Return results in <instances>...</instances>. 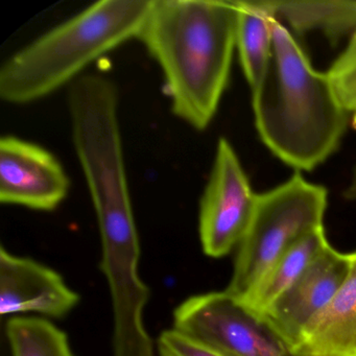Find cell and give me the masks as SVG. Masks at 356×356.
<instances>
[{
  "label": "cell",
  "mask_w": 356,
  "mask_h": 356,
  "mask_svg": "<svg viewBox=\"0 0 356 356\" xmlns=\"http://www.w3.org/2000/svg\"><path fill=\"white\" fill-rule=\"evenodd\" d=\"M236 26L235 1L151 0L136 39L161 68L172 113L195 130H206L216 118Z\"/></svg>",
  "instance_id": "6da1fadb"
},
{
  "label": "cell",
  "mask_w": 356,
  "mask_h": 356,
  "mask_svg": "<svg viewBox=\"0 0 356 356\" xmlns=\"http://www.w3.org/2000/svg\"><path fill=\"white\" fill-rule=\"evenodd\" d=\"M272 26V56L251 89L256 130L278 159L312 172L337 151L349 113L282 22L273 17Z\"/></svg>",
  "instance_id": "7a4b0ae2"
},
{
  "label": "cell",
  "mask_w": 356,
  "mask_h": 356,
  "mask_svg": "<svg viewBox=\"0 0 356 356\" xmlns=\"http://www.w3.org/2000/svg\"><path fill=\"white\" fill-rule=\"evenodd\" d=\"M149 3L99 0L54 26L3 64L0 97L28 105L70 86L91 63L137 38Z\"/></svg>",
  "instance_id": "3957f363"
},
{
  "label": "cell",
  "mask_w": 356,
  "mask_h": 356,
  "mask_svg": "<svg viewBox=\"0 0 356 356\" xmlns=\"http://www.w3.org/2000/svg\"><path fill=\"white\" fill-rule=\"evenodd\" d=\"M327 204V189L306 180L301 172L270 191L258 193L255 211L239 243L226 291L243 299L287 249L308 233L324 227Z\"/></svg>",
  "instance_id": "277c9868"
},
{
  "label": "cell",
  "mask_w": 356,
  "mask_h": 356,
  "mask_svg": "<svg viewBox=\"0 0 356 356\" xmlns=\"http://www.w3.org/2000/svg\"><path fill=\"white\" fill-rule=\"evenodd\" d=\"M174 328L232 356H289L262 314L227 291L185 300L175 310Z\"/></svg>",
  "instance_id": "5b68a950"
},
{
  "label": "cell",
  "mask_w": 356,
  "mask_h": 356,
  "mask_svg": "<svg viewBox=\"0 0 356 356\" xmlns=\"http://www.w3.org/2000/svg\"><path fill=\"white\" fill-rule=\"evenodd\" d=\"M257 197L232 145L220 137L200 201V241L206 255L224 257L239 245L253 218Z\"/></svg>",
  "instance_id": "8992f818"
},
{
  "label": "cell",
  "mask_w": 356,
  "mask_h": 356,
  "mask_svg": "<svg viewBox=\"0 0 356 356\" xmlns=\"http://www.w3.org/2000/svg\"><path fill=\"white\" fill-rule=\"evenodd\" d=\"M70 180L51 152L13 135L0 139V202L38 211L57 209Z\"/></svg>",
  "instance_id": "52a82bcc"
},
{
  "label": "cell",
  "mask_w": 356,
  "mask_h": 356,
  "mask_svg": "<svg viewBox=\"0 0 356 356\" xmlns=\"http://www.w3.org/2000/svg\"><path fill=\"white\" fill-rule=\"evenodd\" d=\"M350 268L351 255L337 252L329 245L262 312L289 351L310 323L332 301L349 276Z\"/></svg>",
  "instance_id": "ba28073f"
},
{
  "label": "cell",
  "mask_w": 356,
  "mask_h": 356,
  "mask_svg": "<svg viewBox=\"0 0 356 356\" xmlns=\"http://www.w3.org/2000/svg\"><path fill=\"white\" fill-rule=\"evenodd\" d=\"M80 302L59 273L31 259L0 250V314H40L63 318Z\"/></svg>",
  "instance_id": "9c48e42d"
},
{
  "label": "cell",
  "mask_w": 356,
  "mask_h": 356,
  "mask_svg": "<svg viewBox=\"0 0 356 356\" xmlns=\"http://www.w3.org/2000/svg\"><path fill=\"white\" fill-rule=\"evenodd\" d=\"M350 255L349 276L305 329L289 356H356V252Z\"/></svg>",
  "instance_id": "30bf717a"
},
{
  "label": "cell",
  "mask_w": 356,
  "mask_h": 356,
  "mask_svg": "<svg viewBox=\"0 0 356 356\" xmlns=\"http://www.w3.org/2000/svg\"><path fill=\"white\" fill-rule=\"evenodd\" d=\"M277 19L284 20L295 32L320 31L331 41L356 32L355 0H257Z\"/></svg>",
  "instance_id": "8fae6325"
},
{
  "label": "cell",
  "mask_w": 356,
  "mask_h": 356,
  "mask_svg": "<svg viewBox=\"0 0 356 356\" xmlns=\"http://www.w3.org/2000/svg\"><path fill=\"white\" fill-rule=\"evenodd\" d=\"M328 245L324 227L308 233L287 249L255 286L239 300L258 314H262Z\"/></svg>",
  "instance_id": "7c38bea8"
},
{
  "label": "cell",
  "mask_w": 356,
  "mask_h": 356,
  "mask_svg": "<svg viewBox=\"0 0 356 356\" xmlns=\"http://www.w3.org/2000/svg\"><path fill=\"white\" fill-rule=\"evenodd\" d=\"M235 5L236 49L245 80L253 89L264 76L272 56L274 16L257 0H235Z\"/></svg>",
  "instance_id": "4fadbf2b"
},
{
  "label": "cell",
  "mask_w": 356,
  "mask_h": 356,
  "mask_svg": "<svg viewBox=\"0 0 356 356\" xmlns=\"http://www.w3.org/2000/svg\"><path fill=\"white\" fill-rule=\"evenodd\" d=\"M7 337L13 356H76L66 333L45 318L14 316Z\"/></svg>",
  "instance_id": "5bb4252c"
},
{
  "label": "cell",
  "mask_w": 356,
  "mask_h": 356,
  "mask_svg": "<svg viewBox=\"0 0 356 356\" xmlns=\"http://www.w3.org/2000/svg\"><path fill=\"white\" fill-rule=\"evenodd\" d=\"M326 74L343 109L356 113V32Z\"/></svg>",
  "instance_id": "9a60e30c"
},
{
  "label": "cell",
  "mask_w": 356,
  "mask_h": 356,
  "mask_svg": "<svg viewBox=\"0 0 356 356\" xmlns=\"http://www.w3.org/2000/svg\"><path fill=\"white\" fill-rule=\"evenodd\" d=\"M158 350L160 355L165 356H232L175 328L161 333L158 339Z\"/></svg>",
  "instance_id": "2e32d148"
},
{
  "label": "cell",
  "mask_w": 356,
  "mask_h": 356,
  "mask_svg": "<svg viewBox=\"0 0 356 356\" xmlns=\"http://www.w3.org/2000/svg\"><path fill=\"white\" fill-rule=\"evenodd\" d=\"M343 195L348 200H356V166L352 172L351 179H350L349 185L347 189L343 191Z\"/></svg>",
  "instance_id": "e0dca14e"
},
{
  "label": "cell",
  "mask_w": 356,
  "mask_h": 356,
  "mask_svg": "<svg viewBox=\"0 0 356 356\" xmlns=\"http://www.w3.org/2000/svg\"><path fill=\"white\" fill-rule=\"evenodd\" d=\"M352 126H354L356 128V113H354L353 118H352Z\"/></svg>",
  "instance_id": "ac0fdd59"
},
{
  "label": "cell",
  "mask_w": 356,
  "mask_h": 356,
  "mask_svg": "<svg viewBox=\"0 0 356 356\" xmlns=\"http://www.w3.org/2000/svg\"><path fill=\"white\" fill-rule=\"evenodd\" d=\"M160 356H165V355H160Z\"/></svg>",
  "instance_id": "d6986e66"
}]
</instances>
